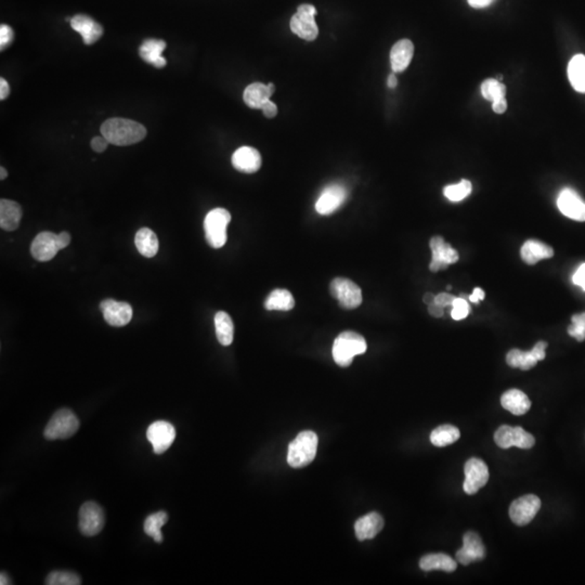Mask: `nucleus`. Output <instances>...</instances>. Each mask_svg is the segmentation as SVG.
<instances>
[{
  "instance_id": "f704fd0d",
  "label": "nucleus",
  "mask_w": 585,
  "mask_h": 585,
  "mask_svg": "<svg viewBox=\"0 0 585 585\" xmlns=\"http://www.w3.org/2000/svg\"><path fill=\"white\" fill-rule=\"evenodd\" d=\"M461 437L459 428L453 425H441L430 434V441L436 447H447L455 443Z\"/></svg>"
},
{
  "instance_id": "c9c22d12",
  "label": "nucleus",
  "mask_w": 585,
  "mask_h": 585,
  "mask_svg": "<svg viewBox=\"0 0 585 585\" xmlns=\"http://www.w3.org/2000/svg\"><path fill=\"white\" fill-rule=\"evenodd\" d=\"M472 189L470 181L463 179L461 182L457 183V185H447L445 190H443V195L451 202H460L463 201L465 197H467L472 193Z\"/></svg>"
},
{
  "instance_id": "bb28decb",
  "label": "nucleus",
  "mask_w": 585,
  "mask_h": 585,
  "mask_svg": "<svg viewBox=\"0 0 585 585\" xmlns=\"http://www.w3.org/2000/svg\"><path fill=\"white\" fill-rule=\"evenodd\" d=\"M276 87L274 84L264 85L262 83H253L245 89L243 99L245 103L252 109H259L264 102L270 100V97L274 93Z\"/></svg>"
},
{
  "instance_id": "6ab92c4d",
  "label": "nucleus",
  "mask_w": 585,
  "mask_h": 585,
  "mask_svg": "<svg viewBox=\"0 0 585 585\" xmlns=\"http://www.w3.org/2000/svg\"><path fill=\"white\" fill-rule=\"evenodd\" d=\"M71 26L75 32L82 36L86 45H93L103 35V28L101 25L85 14H77L71 19Z\"/></svg>"
},
{
  "instance_id": "2eb2a0df",
  "label": "nucleus",
  "mask_w": 585,
  "mask_h": 585,
  "mask_svg": "<svg viewBox=\"0 0 585 585\" xmlns=\"http://www.w3.org/2000/svg\"><path fill=\"white\" fill-rule=\"evenodd\" d=\"M100 310L103 314L106 323L115 326V328L126 326L133 319V308L128 303H124V301L104 299L100 304Z\"/></svg>"
},
{
  "instance_id": "a211bd4d",
  "label": "nucleus",
  "mask_w": 585,
  "mask_h": 585,
  "mask_svg": "<svg viewBox=\"0 0 585 585\" xmlns=\"http://www.w3.org/2000/svg\"><path fill=\"white\" fill-rule=\"evenodd\" d=\"M59 251L58 235L50 231L39 233L31 245V253L38 262H49Z\"/></svg>"
},
{
  "instance_id": "5701e85b",
  "label": "nucleus",
  "mask_w": 585,
  "mask_h": 585,
  "mask_svg": "<svg viewBox=\"0 0 585 585\" xmlns=\"http://www.w3.org/2000/svg\"><path fill=\"white\" fill-rule=\"evenodd\" d=\"M165 48L166 43L162 39H147L141 45L139 55L147 63L152 64L157 68H163L167 64L165 58L162 55Z\"/></svg>"
},
{
  "instance_id": "f257e3e1",
  "label": "nucleus",
  "mask_w": 585,
  "mask_h": 585,
  "mask_svg": "<svg viewBox=\"0 0 585 585\" xmlns=\"http://www.w3.org/2000/svg\"><path fill=\"white\" fill-rule=\"evenodd\" d=\"M100 130L110 145L118 147L135 145L147 136V129L143 125L127 118H110L102 124Z\"/></svg>"
},
{
  "instance_id": "4468645a",
  "label": "nucleus",
  "mask_w": 585,
  "mask_h": 585,
  "mask_svg": "<svg viewBox=\"0 0 585 585\" xmlns=\"http://www.w3.org/2000/svg\"><path fill=\"white\" fill-rule=\"evenodd\" d=\"M347 189L338 183L328 185L316 203V212L322 216H328L336 212L347 199Z\"/></svg>"
},
{
  "instance_id": "f03ea898",
  "label": "nucleus",
  "mask_w": 585,
  "mask_h": 585,
  "mask_svg": "<svg viewBox=\"0 0 585 585\" xmlns=\"http://www.w3.org/2000/svg\"><path fill=\"white\" fill-rule=\"evenodd\" d=\"M368 348L362 335L351 331L341 333L333 343V359L339 366L347 368L353 363L356 356L363 355Z\"/></svg>"
},
{
  "instance_id": "473e14b6",
  "label": "nucleus",
  "mask_w": 585,
  "mask_h": 585,
  "mask_svg": "<svg viewBox=\"0 0 585 585\" xmlns=\"http://www.w3.org/2000/svg\"><path fill=\"white\" fill-rule=\"evenodd\" d=\"M216 335L222 346H230L233 341L234 326L232 319L227 312L219 311L215 316Z\"/></svg>"
},
{
  "instance_id": "aec40b11",
  "label": "nucleus",
  "mask_w": 585,
  "mask_h": 585,
  "mask_svg": "<svg viewBox=\"0 0 585 585\" xmlns=\"http://www.w3.org/2000/svg\"><path fill=\"white\" fill-rule=\"evenodd\" d=\"M232 165L239 172L253 174L262 166V156L254 147H242L233 153Z\"/></svg>"
},
{
  "instance_id": "a19ab883",
  "label": "nucleus",
  "mask_w": 585,
  "mask_h": 585,
  "mask_svg": "<svg viewBox=\"0 0 585 585\" xmlns=\"http://www.w3.org/2000/svg\"><path fill=\"white\" fill-rule=\"evenodd\" d=\"M14 30L10 28L9 25L1 24L0 26V48L1 50L7 48L14 41Z\"/></svg>"
},
{
  "instance_id": "0eeeda50",
  "label": "nucleus",
  "mask_w": 585,
  "mask_h": 585,
  "mask_svg": "<svg viewBox=\"0 0 585 585\" xmlns=\"http://www.w3.org/2000/svg\"><path fill=\"white\" fill-rule=\"evenodd\" d=\"M330 291L332 296L345 309H355L362 304L361 289L349 279H334L331 283Z\"/></svg>"
},
{
  "instance_id": "ddd939ff",
  "label": "nucleus",
  "mask_w": 585,
  "mask_h": 585,
  "mask_svg": "<svg viewBox=\"0 0 585 585\" xmlns=\"http://www.w3.org/2000/svg\"><path fill=\"white\" fill-rule=\"evenodd\" d=\"M432 249L430 271L437 272L447 269L449 264H455L459 260V253L451 245L445 242L442 237H434L430 242Z\"/></svg>"
},
{
  "instance_id": "e433bc0d",
  "label": "nucleus",
  "mask_w": 585,
  "mask_h": 585,
  "mask_svg": "<svg viewBox=\"0 0 585 585\" xmlns=\"http://www.w3.org/2000/svg\"><path fill=\"white\" fill-rule=\"evenodd\" d=\"M482 97L489 101H495L499 98H505L507 95V86L499 82L497 79H486L482 84Z\"/></svg>"
},
{
  "instance_id": "39448f33",
  "label": "nucleus",
  "mask_w": 585,
  "mask_h": 585,
  "mask_svg": "<svg viewBox=\"0 0 585 585\" xmlns=\"http://www.w3.org/2000/svg\"><path fill=\"white\" fill-rule=\"evenodd\" d=\"M79 430V420L70 409L56 412L46 426L43 436L47 440H59L74 436Z\"/></svg>"
},
{
  "instance_id": "c03bdc74",
  "label": "nucleus",
  "mask_w": 585,
  "mask_h": 585,
  "mask_svg": "<svg viewBox=\"0 0 585 585\" xmlns=\"http://www.w3.org/2000/svg\"><path fill=\"white\" fill-rule=\"evenodd\" d=\"M455 299H457V297L453 296V295L447 294V293H440V294L435 297V303L438 304V305H440L441 307L443 308L449 307V306L452 307Z\"/></svg>"
},
{
  "instance_id": "cd10ccee",
  "label": "nucleus",
  "mask_w": 585,
  "mask_h": 585,
  "mask_svg": "<svg viewBox=\"0 0 585 585\" xmlns=\"http://www.w3.org/2000/svg\"><path fill=\"white\" fill-rule=\"evenodd\" d=\"M420 567L424 571L443 570L445 572H453L457 570V564L447 554H428L420 559Z\"/></svg>"
},
{
  "instance_id": "09e8293b",
  "label": "nucleus",
  "mask_w": 585,
  "mask_h": 585,
  "mask_svg": "<svg viewBox=\"0 0 585 585\" xmlns=\"http://www.w3.org/2000/svg\"><path fill=\"white\" fill-rule=\"evenodd\" d=\"M467 1L470 7L476 8V9L489 7L491 4L495 3V0H467Z\"/></svg>"
},
{
  "instance_id": "9d476101",
  "label": "nucleus",
  "mask_w": 585,
  "mask_h": 585,
  "mask_svg": "<svg viewBox=\"0 0 585 585\" xmlns=\"http://www.w3.org/2000/svg\"><path fill=\"white\" fill-rule=\"evenodd\" d=\"M147 438L153 447L154 453L163 455L172 447L176 439V430L170 423L157 420L150 425L147 430Z\"/></svg>"
},
{
  "instance_id": "5fc2aeb1",
  "label": "nucleus",
  "mask_w": 585,
  "mask_h": 585,
  "mask_svg": "<svg viewBox=\"0 0 585 585\" xmlns=\"http://www.w3.org/2000/svg\"><path fill=\"white\" fill-rule=\"evenodd\" d=\"M435 297L436 296H435V295H433L432 293H426V294L424 295V299H423V301H424L425 304L430 305V304L434 303Z\"/></svg>"
},
{
  "instance_id": "4d7b16f0",
  "label": "nucleus",
  "mask_w": 585,
  "mask_h": 585,
  "mask_svg": "<svg viewBox=\"0 0 585 585\" xmlns=\"http://www.w3.org/2000/svg\"><path fill=\"white\" fill-rule=\"evenodd\" d=\"M7 176L8 172L7 170H6V168H0V179H1V180H5V179L7 178Z\"/></svg>"
},
{
  "instance_id": "20e7f679",
  "label": "nucleus",
  "mask_w": 585,
  "mask_h": 585,
  "mask_svg": "<svg viewBox=\"0 0 585 585\" xmlns=\"http://www.w3.org/2000/svg\"><path fill=\"white\" fill-rule=\"evenodd\" d=\"M231 222L230 212L224 208L210 210L204 219L206 241L212 249H222L227 243V228Z\"/></svg>"
},
{
  "instance_id": "79ce46f5",
  "label": "nucleus",
  "mask_w": 585,
  "mask_h": 585,
  "mask_svg": "<svg viewBox=\"0 0 585 585\" xmlns=\"http://www.w3.org/2000/svg\"><path fill=\"white\" fill-rule=\"evenodd\" d=\"M109 145V141L106 140L103 136L95 137L90 143L91 149L95 152H98V153H102V152L105 151L106 147H108Z\"/></svg>"
},
{
  "instance_id": "2f4dec72",
  "label": "nucleus",
  "mask_w": 585,
  "mask_h": 585,
  "mask_svg": "<svg viewBox=\"0 0 585 585\" xmlns=\"http://www.w3.org/2000/svg\"><path fill=\"white\" fill-rule=\"evenodd\" d=\"M167 522L168 515L166 512L160 511L157 513L151 514L145 518V524H143L145 534L153 539L156 543L163 542L162 528Z\"/></svg>"
},
{
  "instance_id": "c85d7f7f",
  "label": "nucleus",
  "mask_w": 585,
  "mask_h": 585,
  "mask_svg": "<svg viewBox=\"0 0 585 585\" xmlns=\"http://www.w3.org/2000/svg\"><path fill=\"white\" fill-rule=\"evenodd\" d=\"M137 249L141 255L147 258H152L158 252V239L151 229L143 228L137 232L135 237Z\"/></svg>"
},
{
  "instance_id": "4c0bfd02",
  "label": "nucleus",
  "mask_w": 585,
  "mask_h": 585,
  "mask_svg": "<svg viewBox=\"0 0 585 585\" xmlns=\"http://www.w3.org/2000/svg\"><path fill=\"white\" fill-rule=\"evenodd\" d=\"M48 585H79L82 580L72 571H52L46 579Z\"/></svg>"
},
{
  "instance_id": "a18cd8bd",
  "label": "nucleus",
  "mask_w": 585,
  "mask_h": 585,
  "mask_svg": "<svg viewBox=\"0 0 585 585\" xmlns=\"http://www.w3.org/2000/svg\"><path fill=\"white\" fill-rule=\"evenodd\" d=\"M572 281L574 284L582 287L583 291H585V264H581L580 267L576 270V274L572 276Z\"/></svg>"
},
{
  "instance_id": "6e6552de",
  "label": "nucleus",
  "mask_w": 585,
  "mask_h": 585,
  "mask_svg": "<svg viewBox=\"0 0 585 585\" xmlns=\"http://www.w3.org/2000/svg\"><path fill=\"white\" fill-rule=\"evenodd\" d=\"M78 527L85 537H95L101 532L105 522L103 509L95 502H86L79 509Z\"/></svg>"
},
{
  "instance_id": "3c124183",
  "label": "nucleus",
  "mask_w": 585,
  "mask_h": 585,
  "mask_svg": "<svg viewBox=\"0 0 585 585\" xmlns=\"http://www.w3.org/2000/svg\"><path fill=\"white\" fill-rule=\"evenodd\" d=\"M428 312H430L433 316H435V318H441V316H443V314H445V311H443V307H441L440 305L435 303V301L434 303L430 304V305H428Z\"/></svg>"
},
{
  "instance_id": "f3484780",
  "label": "nucleus",
  "mask_w": 585,
  "mask_h": 585,
  "mask_svg": "<svg viewBox=\"0 0 585 585\" xmlns=\"http://www.w3.org/2000/svg\"><path fill=\"white\" fill-rule=\"evenodd\" d=\"M486 556L484 543L475 532H466L463 537V547L457 552V561L463 566L470 565L472 561H482Z\"/></svg>"
},
{
  "instance_id": "7c9ffc66",
  "label": "nucleus",
  "mask_w": 585,
  "mask_h": 585,
  "mask_svg": "<svg viewBox=\"0 0 585 585\" xmlns=\"http://www.w3.org/2000/svg\"><path fill=\"white\" fill-rule=\"evenodd\" d=\"M295 306L294 297L287 289H274L264 301V308L272 311H289Z\"/></svg>"
},
{
  "instance_id": "dca6fc26",
  "label": "nucleus",
  "mask_w": 585,
  "mask_h": 585,
  "mask_svg": "<svg viewBox=\"0 0 585 585\" xmlns=\"http://www.w3.org/2000/svg\"><path fill=\"white\" fill-rule=\"evenodd\" d=\"M557 206L566 217L576 222H585V201L574 189L561 190L558 195Z\"/></svg>"
},
{
  "instance_id": "423d86ee",
  "label": "nucleus",
  "mask_w": 585,
  "mask_h": 585,
  "mask_svg": "<svg viewBox=\"0 0 585 585\" xmlns=\"http://www.w3.org/2000/svg\"><path fill=\"white\" fill-rule=\"evenodd\" d=\"M316 8L309 4H303L291 16L289 26L291 32L307 41H314L318 37L319 29L316 22Z\"/></svg>"
},
{
  "instance_id": "f8f14e48",
  "label": "nucleus",
  "mask_w": 585,
  "mask_h": 585,
  "mask_svg": "<svg viewBox=\"0 0 585 585\" xmlns=\"http://www.w3.org/2000/svg\"><path fill=\"white\" fill-rule=\"evenodd\" d=\"M465 480L463 489L467 495H475L482 487L486 486L489 480V470L487 464L482 460L472 457L468 460L464 466Z\"/></svg>"
},
{
  "instance_id": "b1692460",
  "label": "nucleus",
  "mask_w": 585,
  "mask_h": 585,
  "mask_svg": "<svg viewBox=\"0 0 585 585\" xmlns=\"http://www.w3.org/2000/svg\"><path fill=\"white\" fill-rule=\"evenodd\" d=\"M501 405L514 415L520 416L530 410L531 401L528 395L519 389H509L502 395Z\"/></svg>"
},
{
  "instance_id": "393cba45",
  "label": "nucleus",
  "mask_w": 585,
  "mask_h": 585,
  "mask_svg": "<svg viewBox=\"0 0 585 585\" xmlns=\"http://www.w3.org/2000/svg\"><path fill=\"white\" fill-rule=\"evenodd\" d=\"M520 256L527 264H536L540 260L553 257L554 249L541 241L528 240L522 245Z\"/></svg>"
},
{
  "instance_id": "72a5a7b5",
  "label": "nucleus",
  "mask_w": 585,
  "mask_h": 585,
  "mask_svg": "<svg viewBox=\"0 0 585 585\" xmlns=\"http://www.w3.org/2000/svg\"><path fill=\"white\" fill-rule=\"evenodd\" d=\"M539 359L536 353L531 349L530 351H522L519 349H512L507 356V362L511 368H520L528 371L538 363Z\"/></svg>"
},
{
  "instance_id": "49530a36",
  "label": "nucleus",
  "mask_w": 585,
  "mask_h": 585,
  "mask_svg": "<svg viewBox=\"0 0 585 585\" xmlns=\"http://www.w3.org/2000/svg\"><path fill=\"white\" fill-rule=\"evenodd\" d=\"M492 109L497 114L505 113L507 109V98H499L492 101Z\"/></svg>"
},
{
  "instance_id": "a878e982",
  "label": "nucleus",
  "mask_w": 585,
  "mask_h": 585,
  "mask_svg": "<svg viewBox=\"0 0 585 585\" xmlns=\"http://www.w3.org/2000/svg\"><path fill=\"white\" fill-rule=\"evenodd\" d=\"M22 208L20 204L10 200L0 201V227L6 231H14L20 226Z\"/></svg>"
},
{
  "instance_id": "4be33fe9",
  "label": "nucleus",
  "mask_w": 585,
  "mask_h": 585,
  "mask_svg": "<svg viewBox=\"0 0 585 585\" xmlns=\"http://www.w3.org/2000/svg\"><path fill=\"white\" fill-rule=\"evenodd\" d=\"M384 527V519L380 514H368L363 517L359 518L355 524L356 536L358 540H371L376 538Z\"/></svg>"
},
{
  "instance_id": "1a4fd4ad",
  "label": "nucleus",
  "mask_w": 585,
  "mask_h": 585,
  "mask_svg": "<svg viewBox=\"0 0 585 585\" xmlns=\"http://www.w3.org/2000/svg\"><path fill=\"white\" fill-rule=\"evenodd\" d=\"M495 441L502 449L518 447L520 449H531L536 443V439L530 433L522 428H512L509 425H502L495 434Z\"/></svg>"
},
{
  "instance_id": "7ed1b4c3",
  "label": "nucleus",
  "mask_w": 585,
  "mask_h": 585,
  "mask_svg": "<svg viewBox=\"0 0 585 585\" xmlns=\"http://www.w3.org/2000/svg\"><path fill=\"white\" fill-rule=\"evenodd\" d=\"M318 436L314 432L306 430L299 433L291 441L287 452V462L293 468H301L309 465L316 455Z\"/></svg>"
},
{
  "instance_id": "8fccbe9b",
  "label": "nucleus",
  "mask_w": 585,
  "mask_h": 585,
  "mask_svg": "<svg viewBox=\"0 0 585 585\" xmlns=\"http://www.w3.org/2000/svg\"><path fill=\"white\" fill-rule=\"evenodd\" d=\"M485 296H486L485 291H482V289H480V287H476L474 291H472V294L468 296V299H470V301H472V303L478 304L485 299Z\"/></svg>"
},
{
  "instance_id": "603ef678",
  "label": "nucleus",
  "mask_w": 585,
  "mask_h": 585,
  "mask_svg": "<svg viewBox=\"0 0 585 585\" xmlns=\"http://www.w3.org/2000/svg\"><path fill=\"white\" fill-rule=\"evenodd\" d=\"M10 93V87L5 78L0 79V100L7 99Z\"/></svg>"
},
{
  "instance_id": "de8ad7c7",
  "label": "nucleus",
  "mask_w": 585,
  "mask_h": 585,
  "mask_svg": "<svg viewBox=\"0 0 585 585\" xmlns=\"http://www.w3.org/2000/svg\"><path fill=\"white\" fill-rule=\"evenodd\" d=\"M71 243V235L68 234V232L63 231V232L60 233L58 234V247H59V249H66V247H68V244Z\"/></svg>"
},
{
  "instance_id": "6e6d98bb",
  "label": "nucleus",
  "mask_w": 585,
  "mask_h": 585,
  "mask_svg": "<svg viewBox=\"0 0 585 585\" xmlns=\"http://www.w3.org/2000/svg\"><path fill=\"white\" fill-rule=\"evenodd\" d=\"M0 584H11V582H10V579L8 578L7 574H5V572H1V574H0Z\"/></svg>"
},
{
  "instance_id": "ea45409f",
  "label": "nucleus",
  "mask_w": 585,
  "mask_h": 585,
  "mask_svg": "<svg viewBox=\"0 0 585 585\" xmlns=\"http://www.w3.org/2000/svg\"><path fill=\"white\" fill-rule=\"evenodd\" d=\"M470 306L467 299H463V297H457L455 301H453V305H452V318L457 320V321H460V320L465 319L470 314Z\"/></svg>"
},
{
  "instance_id": "864d4df0",
  "label": "nucleus",
  "mask_w": 585,
  "mask_h": 585,
  "mask_svg": "<svg viewBox=\"0 0 585 585\" xmlns=\"http://www.w3.org/2000/svg\"><path fill=\"white\" fill-rule=\"evenodd\" d=\"M397 76H395V73H393V74L389 75L388 79H387V86H388L389 88L393 89L397 87Z\"/></svg>"
},
{
  "instance_id": "9b49d317",
  "label": "nucleus",
  "mask_w": 585,
  "mask_h": 585,
  "mask_svg": "<svg viewBox=\"0 0 585 585\" xmlns=\"http://www.w3.org/2000/svg\"><path fill=\"white\" fill-rule=\"evenodd\" d=\"M540 509L541 499L537 495H524L512 503L509 517L517 526H526L534 520Z\"/></svg>"
},
{
  "instance_id": "412c9836",
  "label": "nucleus",
  "mask_w": 585,
  "mask_h": 585,
  "mask_svg": "<svg viewBox=\"0 0 585 585\" xmlns=\"http://www.w3.org/2000/svg\"><path fill=\"white\" fill-rule=\"evenodd\" d=\"M414 55L413 43L409 39H401L393 45L390 51V63L393 73L407 70Z\"/></svg>"
},
{
  "instance_id": "58836bf2",
  "label": "nucleus",
  "mask_w": 585,
  "mask_h": 585,
  "mask_svg": "<svg viewBox=\"0 0 585 585\" xmlns=\"http://www.w3.org/2000/svg\"><path fill=\"white\" fill-rule=\"evenodd\" d=\"M571 326L568 328V334L578 341H585V312L571 316Z\"/></svg>"
},
{
  "instance_id": "37998d69",
  "label": "nucleus",
  "mask_w": 585,
  "mask_h": 585,
  "mask_svg": "<svg viewBox=\"0 0 585 585\" xmlns=\"http://www.w3.org/2000/svg\"><path fill=\"white\" fill-rule=\"evenodd\" d=\"M262 113H264V116H267V118H272L278 114V108H276V104L274 102H272L271 100H268V101L264 102L262 104Z\"/></svg>"
},
{
  "instance_id": "c756f323",
  "label": "nucleus",
  "mask_w": 585,
  "mask_h": 585,
  "mask_svg": "<svg viewBox=\"0 0 585 585\" xmlns=\"http://www.w3.org/2000/svg\"><path fill=\"white\" fill-rule=\"evenodd\" d=\"M568 77L574 90L585 93V56L576 55L570 60Z\"/></svg>"
}]
</instances>
